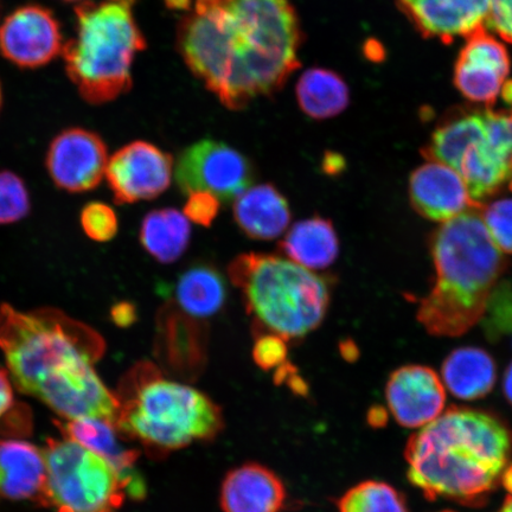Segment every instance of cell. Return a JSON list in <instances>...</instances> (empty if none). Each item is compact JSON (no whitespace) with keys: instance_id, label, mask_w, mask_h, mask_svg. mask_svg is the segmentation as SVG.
<instances>
[{"instance_id":"1","label":"cell","mask_w":512,"mask_h":512,"mask_svg":"<svg viewBox=\"0 0 512 512\" xmlns=\"http://www.w3.org/2000/svg\"><path fill=\"white\" fill-rule=\"evenodd\" d=\"M303 32L290 0H226L179 23L177 48L228 110L272 95L298 69Z\"/></svg>"},{"instance_id":"2","label":"cell","mask_w":512,"mask_h":512,"mask_svg":"<svg viewBox=\"0 0 512 512\" xmlns=\"http://www.w3.org/2000/svg\"><path fill=\"white\" fill-rule=\"evenodd\" d=\"M0 350L19 392L64 420L115 424L119 403L96 373L106 352L98 331L54 307L22 312L0 305Z\"/></svg>"},{"instance_id":"3","label":"cell","mask_w":512,"mask_h":512,"mask_svg":"<svg viewBox=\"0 0 512 512\" xmlns=\"http://www.w3.org/2000/svg\"><path fill=\"white\" fill-rule=\"evenodd\" d=\"M512 456V431L495 414L451 407L408 440V479L428 501L470 507L501 484Z\"/></svg>"},{"instance_id":"4","label":"cell","mask_w":512,"mask_h":512,"mask_svg":"<svg viewBox=\"0 0 512 512\" xmlns=\"http://www.w3.org/2000/svg\"><path fill=\"white\" fill-rule=\"evenodd\" d=\"M480 210L441 223L430 236L437 280L418 309L430 335L467 334L483 319L490 294L508 270L509 261L492 241Z\"/></svg>"},{"instance_id":"5","label":"cell","mask_w":512,"mask_h":512,"mask_svg":"<svg viewBox=\"0 0 512 512\" xmlns=\"http://www.w3.org/2000/svg\"><path fill=\"white\" fill-rule=\"evenodd\" d=\"M114 426L125 440L164 458L196 443H210L224 428L222 408L190 384L168 379L157 364L140 361L119 383Z\"/></svg>"},{"instance_id":"6","label":"cell","mask_w":512,"mask_h":512,"mask_svg":"<svg viewBox=\"0 0 512 512\" xmlns=\"http://www.w3.org/2000/svg\"><path fill=\"white\" fill-rule=\"evenodd\" d=\"M230 281L242 293L255 332H272L287 342L300 341L328 315L330 281L279 256L246 253L228 267Z\"/></svg>"},{"instance_id":"7","label":"cell","mask_w":512,"mask_h":512,"mask_svg":"<svg viewBox=\"0 0 512 512\" xmlns=\"http://www.w3.org/2000/svg\"><path fill=\"white\" fill-rule=\"evenodd\" d=\"M130 4L76 6L75 36L63 46L66 72L83 100L104 105L132 88L134 57L146 48Z\"/></svg>"},{"instance_id":"8","label":"cell","mask_w":512,"mask_h":512,"mask_svg":"<svg viewBox=\"0 0 512 512\" xmlns=\"http://www.w3.org/2000/svg\"><path fill=\"white\" fill-rule=\"evenodd\" d=\"M48 508L56 512H115L128 496L124 480L104 459L76 441L48 439Z\"/></svg>"},{"instance_id":"9","label":"cell","mask_w":512,"mask_h":512,"mask_svg":"<svg viewBox=\"0 0 512 512\" xmlns=\"http://www.w3.org/2000/svg\"><path fill=\"white\" fill-rule=\"evenodd\" d=\"M175 171L183 194L208 191L223 203L251 188L255 178L254 166L243 153L209 138L187 147L179 155Z\"/></svg>"},{"instance_id":"10","label":"cell","mask_w":512,"mask_h":512,"mask_svg":"<svg viewBox=\"0 0 512 512\" xmlns=\"http://www.w3.org/2000/svg\"><path fill=\"white\" fill-rule=\"evenodd\" d=\"M174 158L159 147L138 140L108 159L105 176L114 201L133 204L150 201L169 189Z\"/></svg>"},{"instance_id":"11","label":"cell","mask_w":512,"mask_h":512,"mask_svg":"<svg viewBox=\"0 0 512 512\" xmlns=\"http://www.w3.org/2000/svg\"><path fill=\"white\" fill-rule=\"evenodd\" d=\"M108 159L107 145L99 134L73 127L53 139L46 165L57 188L70 194H82L99 187Z\"/></svg>"},{"instance_id":"12","label":"cell","mask_w":512,"mask_h":512,"mask_svg":"<svg viewBox=\"0 0 512 512\" xmlns=\"http://www.w3.org/2000/svg\"><path fill=\"white\" fill-rule=\"evenodd\" d=\"M63 46L61 25L44 6H21L0 24V54L19 68L47 66Z\"/></svg>"},{"instance_id":"13","label":"cell","mask_w":512,"mask_h":512,"mask_svg":"<svg viewBox=\"0 0 512 512\" xmlns=\"http://www.w3.org/2000/svg\"><path fill=\"white\" fill-rule=\"evenodd\" d=\"M155 354L160 369L184 382L198 379L208 362V328L170 302L157 315Z\"/></svg>"},{"instance_id":"14","label":"cell","mask_w":512,"mask_h":512,"mask_svg":"<svg viewBox=\"0 0 512 512\" xmlns=\"http://www.w3.org/2000/svg\"><path fill=\"white\" fill-rule=\"evenodd\" d=\"M510 57L503 44L491 36L486 28L467 37L460 51L454 85L466 99L491 107L502 93L510 73Z\"/></svg>"},{"instance_id":"15","label":"cell","mask_w":512,"mask_h":512,"mask_svg":"<svg viewBox=\"0 0 512 512\" xmlns=\"http://www.w3.org/2000/svg\"><path fill=\"white\" fill-rule=\"evenodd\" d=\"M386 399L400 426L420 430L445 411V386L432 368L409 364L389 376Z\"/></svg>"},{"instance_id":"16","label":"cell","mask_w":512,"mask_h":512,"mask_svg":"<svg viewBox=\"0 0 512 512\" xmlns=\"http://www.w3.org/2000/svg\"><path fill=\"white\" fill-rule=\"evenodd\" d=\"M409 201L420 216L445 223L484 204L473 201L458 171L446 164L427 160L409 177Z\"/></svg>"},{"instance_id":"17","label":"cell","mask_w":512,"mask_h":512,"mask_svg":"<svg viewBox=\"0 0 512 512\" xmlns=\"http://www.w3.org/2000/svg\"><path fill=\"white\" fill-rule=\"evenodd\" d=\"M398 8L422 37L450 44L485 28L490 0H396Z\"/></svg>"},{"instance_id":"18","label":"cell","mask_w":512,"mask_h":512,"mask_svg":"<svg viewBox=\"0 0 512 512\" xmlns=\"http://www.w3.org/2000/svg\"><path fill=\"white\" fill-rule=\"evenodd\" d=\"M56 426L63 437L76 441L110 464L124 480L128 497L142 501L146 485L136 467L140 452L124 445L125 439L112 422L85 418L57 421Z\"/></svg>"},{"instance_id":"19","label":"cell","mask_w":512,"mask_h":512,"mask_svg":"<svg viewBox=\"0 0 512 512\" xmlns=\"http://www.w3.org/2000/svg\"><path fill=\"white\" fill-rule=\"evenodd\" d=\"M0 496L48 508L43 448L22 439H0Z\"/></svg>"},{"instance_id":"20","label":"cell","mask_w":512,"mask_h":512,"mask_svg":"<svg viewBox=\"0 0 512 512\" xmlns=\"http://www.w3.org/2000/svg\"><path fill=\"white\" fill-rule=\"evenodd\" d=\"M287 491L283 480L267 466L247 463L224 477L220 491L223 512H280Z\"/></svg>"},{"instance_id":"21","label":"cell","mask_w":512,"mask_h":512,"mask_svg":"<svg viewBox=\"0 0 512 512\" xmlns=\"http://www.w3.org/2000/svg\"><path fill=\"white\" fill-rule=\"evenodd\" d=\"M233 213L242 232L258 241L278 239L292 219L290 204L272 184L243 191L234 200Z\"/></svg>"},{"instance_id":"22","label":"cell","mask_w":512,"mask_h":512,"mask_svg":"<svg viewBox=\"0 0 512 512\" xmlns=\"http://www.w3.org/2000/svg\"><path fill=\"white\" fill-rule=\"evenodd\" d=\"M441 381L454 398L473 401L491 393L497 381V364L478 347L454 349L441 366Z\"/></svg>"},{"instance_id":"23","label":"cell","mask_w":512,"mask_h":512,"mask_svg":"<svg viewBox=\"0 0 512 512\" xmlns=\"http://www.w3.org/2000/svg\"><path fill=\"white\" fill-rule=\"evenodd\" d=\"M279 251L288 260L307 270L328 268L334 264L339 254V240L334 223L319 216L294 223L279 243Z\"/></svg>"},{"instance_id":"24","label":"cell","mask_w":512,"mask_h":512,"mask_svg":"<svg viewBox=\"0 0 512 512\" xmlns=\"http://www.w3.org/2000/svg\"><path fill=\"white\" fill-rule=\"evenodd\" d=\"M178 309L196 319L216 315L227 302V281L216 267L197 264L185 270L171 288Z\"/></svg>"},{"instance_id":"25","label":"cell","mask_w":512,"mask_h":512,"mask_svg":"<svg viewBox=\"0 0 512 512\" xmlns=\"http://www.w3.org/2000/svg\"><path fill=\"white\" fill-rule=\"evenodd\" d=\"M484 136V110L457 108L435 128L421 155L426 160H435L457 170L465 151Z\"/></svg>"},{"instance_id":"26","label":"cell","mask_w":512,"mask_h":512,"mask_svg":"<svg viewBox=\"0 0 512 512\" xmlns=\"http://www.w3.org/2000/svg\"><path fill=\"white\" fill-rule=\"evenodd\" d=\"M139 240L153 259L169 265L187 251L191 226L187 217L177 209L152 210L144 217Z\"/></svg>"},{"instance_id":"27","label":"cell","mask_w":512,"mask_h":512,"mask_svg":"<svg viewBox=\"0 0 512 512\" xmlns=\"http://www.w3.org/2000/svg\"><path fill=\"white\" fill-rule=\"evenodd\" d=\"M297 100L307 117L326 120L337 117L349 106L347 82L334 70L311 68L297 83Z\"/></svg>"},{"instance_id":"28","label":"cell","mask_w":512,"mask_h":512,"mask_svg":"<svg viewBox=\"0 0 512 512\" xmlns=\"http://www.w3.org/2000/svg\"><path fill=\"white\" fill-rule=\"evenodd\" d=\"M338 512H409L406 499L392 485L367 480L339 497Z\"/></svg>"},{"instance_id":"29","label":"cell","mask_w":512,"mask_h":512,"mask_svg":"<svg viewBox=\"0 0 512 512\" xmlns=\"http://www.w3.org/2000/svg\"><path fill=\"white\" fill-rule=\"evenodd\" d=\"M480 323L492 342L512 335V285L509 281L501 280L494 288Z\"/></svg>"},{"instance_id":"30","label":"cell","mask_w":512,"mask_h":512,"mask_svg":"<svg viewBox=\"0 0 512 512\" xmlns=\"http://www.w3.org/2000/svg\"><path fill=\"white\" fill-rule=\"evenodd\" d=\"M30 209V195L23 179L14 172L0 171V226L25 219Z\"/></svg>"},{"instance_id":"31","label":"cell","mask_w":512,"mask_h":512,"mask_svg":"<svg viewBox=\"0 0 512 512\" xmlns=\"http://www.w3.org/2000/svg\"><path fill=\"white\" fill-rule=\"evenodd\" d=\"M480 215L499 251L512 254V198L491 202Z\"/></svg>"},{"instance_id":"32","label":"cell","mask_w":512,"mask_h":512,"mask_svg":"<svg viewBox=\"0 0 512 512\" xmlns=\"http://www.w3.org/2000/svg\"><path fill=\"white\" fill-rule=\"evenodd\" d=\"M83 232L95 242H108L117 236V213L106 203L92 202L83 207L80 215Z\"/></svg>"},{"instance_id":"33","label":"cell","mask_w":512,"mask_h":512,"mask_svg":"<svg viewBox=\"0 0 512 512\" xmlns=\"http://www.w3.org/2000/svg\"><path fill=\"white\" fill-rule=\"evenodd\" d=\"M287 341L272 332H256L253 347V360L260 369L271 371L279 369L287 362Z\"/></svg>"},{"instance_id":"34","label":"cell","mask_w":512,"mask_h":512,"mask_svg":"<svg viewBox=\"0 0 512 512\" xmlns=\"http://www.w3.org/2000/svg\"><path fill=\"white\" fill-rule=\"evenodd\" d=\"M221 201L208 191H195L189 194L183 214L188 220L209 228L220 213Z\"/></svg>"},{"instance_id":"35","label":"cell","mask_w":512,"mask_h":512,"mask_svg":"<svg viewBox=\"0 0 512 512\" xmlns=\"http://www.w3.org/2000/svg\"><path fill=\"white\" fill-rule=\"evenodd\" d=\"M486 25L512 44V0H490V12Z\"/></svg>"},{"instance_id":"36","label":"cell","mask_w":512,"mask_h":512,"mask_svg":"<svg viewBox=\"0 0 512 512\" xmlns=\"http://www.w3.org/2000/svg\"><path fill=\"white\" fill-rule=\"evenodd\" d=\"M14 383L8 370L0 368V419L15 408Z\"/></svg>"},{"instance_id":"37","label":"cell","mask_w":512,"mask_h":512,"mask_svg":"<svg viewBox=\"0 0 512 512\" xmlns=\"http://www.w3.org/2000/svg\"><path fill=\"white\" fill-rule=\"evenodd\" d=\"M111 319L121 329L130 328L138 319L136 305L130 302L114 304L111 309Z\"/></svg>"},{"instance_id":"38","label":"cell","mask_w":512,"mask_h":512,"mask_svg":"<svg viewBox=\"0 0 512 512\" xmlns=\"http://www.w3.org/2000/svg\"><path fill=\"white\" fill-rule=\"evenodd\" d=\"M347 166V162L342 155L337 152H326L323 158V171L324 174L329 176L341 175Z\"/></svg>"},{"instance_id":"39","label":"cell","mask_w":512,"mask_h":512,"mask_svg":"<svg viewBox=\"0 0 512 512\" xmlns=\"http://www.w3.org/2000/svg\"><path fill=\"white\" fill-rule=\"evenodd\" d=\"M369 424L371 426L379 427L386 424L387 421V413L383 411L382 408L375 407L370 409L368 415Z\"/></svg>"},{"instance_id":"40","label":"cell","mask_w":512,"mask_h":512,"mask_svg":"<svg viewBox=\"0 0 512 512\" xmlns=\"http://www.w3.org/2000/svg\"><path fill=\"white\" fill-rule=\"evenodd\" d=\"M503 393L505 399H507L512 407V362L509 364L507 370H505L503 379Z\"/></svg>"},{"instance_id":"41","label":"cell","mask_w":512,"mask_h":512,"mask_svg":"<svg viewBox=\"0 0 512 512\" xmlns=\"http://www.w3.org/2000/svg\"><path fill=\"white\" fill-rule=\"evenodd\" d=\"M226 0H196L195 11H207L219 8Z\"/></svg>"},{"instance_id":"42","label":"cell","mask_w":512,"mask_h":512,"mask_svg":"<svg viewBox=\"0 0 512 512\" xmlns=\"http://www.w3.org/2000/svg\"><path fill=\"white\" fill-rule=\"evenodd\" d=\"M341 352L345 360L348 361L355 360V358L358 356V350L355 347V344L350 341L343 342L341 344Z\"/></svg>"},{"instance_id":"43","label":"cell","mask_w":512,"mask_h":512,"mask_svg":"<svg viewBox=\"0 0 512 512\" xmlns=\"http://www.w3.org/2000/svg\"><path fill=\"white\" fill-rule=\"evenodd\" d=\"M166 6L171 10H189L191 0H164Z\"/></svg>"},{"instance_id":"44","label":"cell","mask_w":512,"mask_h":512,"mask_svg":"<svg viewBox=\"0 0 512 512\" xmlns=\"http://www.w3.org/2000/svg\"><path fill=\"white\" fill-rule=\"evenodd\" d=\"M501 484L503 488L507 490L508 494L512 496V464H509L507 469H505Z\"/></svg>"},{"instance_id":"45","label":"cell","mask_w":512,"mask_h":512,"mask_svg":"<svg viewBox=\"0 0 512 512\" xmlns=\"http://www.w3.org/2000/svg\"><path fill=\"white\" fill-rule=\"evenodd\" d=\"M497 512H512V496L511 495H508V497L505 498L502 508L499 509Z\"/></svg>"},{"instance_id":"46","label":"cell","mask_w":512,"mask_h":512,"mask_svg":"<svg viewBox=\"0 0 512 512\" xmlns=\"http://www.w3.org/2000/svg\"><path fill=\"white\" fill-rule=\"evenodd\" d=\"M110 3H118V4H130L133 5L134 0H107Z\"/></svg>"},{"instance_id":"47","label":"cell","mask_w":512,"mask_h":512,"mask_svg":"<svg viewBox=\"0 0 512 512\" xmlns=\"http://www.w3.org/2000/svg\"><path fill=\"white\" fill-rule=\"evenodd\" d=\"M0 106H2V87H0Z\"/></svg>"},{"instance_id":"48","label":"cell","mask_w":512,"mask_h":512,"mask_svg":"<svg viewBox=\"0 0 512 512\" xmlns=\"http://www.w3.org/2000/svg\"><path fill=\"white\" fill-rule=\"evenodd\" d=\"M63 2H79V0H63Z\"/></svg>"},{"instance_id":"49","label":"cell","mask_w":512,"mask_h":512,"mask_svg":"<svg viewBox=\"0 0 512 512\" xmlns=\"http://www.w3.org/2000/svg\"><path fill=\"white\" fill-rule=\"evenodd\" d=\"M509 188H510V190L512 191V179H511V181H510V183H509Z\"/></svg>"},{"instance_id":"50","label":"cell","mask_w":512,"mask_h":512,"mask_svg":"<svg viewBox=\"0 0 512 512\" xmlns=\"http://www.w3.org/2000/svg\"><path fill=\"white\" fill-rule=\"evenodd\" d=\"M441 512H453V511H450V510H446V511H441Z\"/></svg>"}]
</instances>
